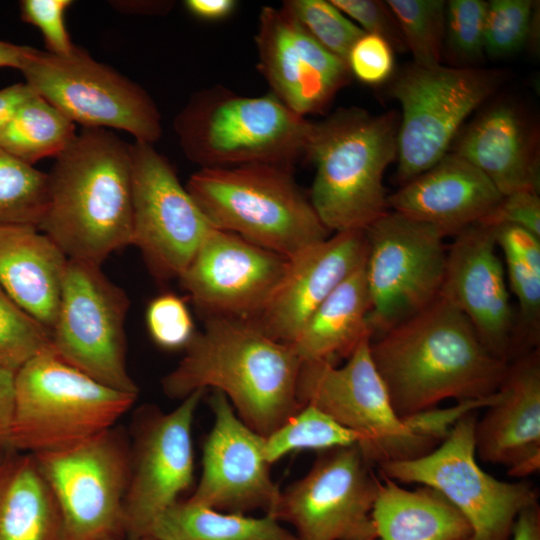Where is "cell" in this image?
Wrapping results in <instances>:
<instances>
[{
	"label": "cell",
	"mask_w": 540,
	"mask_h": 540,
	"mask_svg": "<svg viewBox=\"0 0 540 540\" xmlns=\"http://www.w3.org/2000/svg\"><path fill=\"white\" fill-rule=\"evenodd\" d=\"M370 352L401 417L447 399L489 398L509 364L493 356L467 317L441 296L371 341Z\"/></svg>",
	"instance_id": "6da1fadb"
},
{
	"label": "cell",
	"mask_w": 540,
	"mask_h": 540,
	"mask_svg": "<svg viewBox=\"0 0 540 540\" xmlns=\"http://www.w3.org/2000/svg\"><path fill=\"white\" fill-rule=\"evenodd\" d=\"M178 365L161 380L164 394L182 400L197 390L222 392L238 417L268 436L302 405L297 382L302 361L291 345L244 320L207 317Z\"/></svg>",
	"instance_id": "7a4b0ae2"
},
{
	"label": "cell",
	"mask_w": 540,
	"mask_h": 540,
	"mask_svg": "<svg viewBox=\"0 0 540 540\" xmlns=\"http://www.w3.org/2000/svg\"><path fill=\"white\" fill-rule=\"evenodd\" d=\"M48 174L38 229L70 260L102 264L131 245L130 144L103 128H82Z\"/></svg>",
	"instance_id": "3957f363"
},
{
	"label": "cell",
	"mask_w": 540,
	"mask_h": 540,
	"mask_svg": "<svg viewBox=\"0 0 540 540\" xmlns=\"http://www.w3.org/2000/svg\"><path fill=\"white\" fill-rule=\"evenodd\" d=\"M398 118L340 108L311 122L305 154L315 168L310 202L335 233L365 230L386 214L384 174L397 158Z\"/></svg>",
	"instance_id": "277c9868"
},
{
	"label": "cell",
	"mask_w": 540,
	"mask_h": 540,
	"mask_svg": "<svg viewBox=\"0 0 540 540\" xmlns=\"http://www.w3.org/2000/svg\"><path fill=\"white\" fill-rule=\"evenodd\" d=\"M310 125L271 92L243 96L222 85L194 93L173 122L182 151L200 168H294Z\"/></svg>",
	"instance_id": "5b68a950"
},
{
	"label": "cell",
	"mask_w": 540,
	"mask_h": 540,
	"mask_svg": "<svg viewBox=\"0 0 540 540\" xmlns=\"http://www.w3.org/2000/svg\"><path fill=\"white\" fill-rule=\"evenodd\" d=\"M293 169L274 164L200 168L186 188L216 229L291 259L330 233Z\"/></svg>",
	"instance_id": "8992f818"
},
{
	"label": "cell",
	"mask_w": 540,
	"mask_h": 540,
	"mask_svg": "<svg viewBox=\"0 0 540 540\" xmlns=\"http://www.w3.org/2000/svg\"><path fill=\"white\" fill-rule=\"evenodd\" d=\"M15 393L6 448L28 454L62 449L113 428L138 397L71 366L52 346L16 371Z\"/></svg>",
	"instance_id": "52a82bcc"
},
{
	"label": "cell",
	"mask_w": 540,
	"mask_h": 540,
	"mask_svg": "<svg viewBox=\"0 0 540 540\" xmlns=\"http://www.w3.org/2000/svg\"><path fill=\"white\" fill-rule=\"evenodd\" d=\"M366 339L342 366L302 362L297 382L300 404H310L359 437L358 447L374 465L414 459L440 443L417 417H401L371 357Z\"/></svg>",
	"instance_id": "ba28073f"
},
{
	"label": "cell",
	"mask_w": 540,
	"mask_h": 540,
	"mask_svg": "<svg viewBox=\"0 0 540 540\" xmlns=\"http://www.w3.org/2000/svg\"><path fill=\"white\" fill-rule=\"evenodd\" d=\"M475 412L461 417L431 452L381 463L380 476L438 491L466 518L471 540H510L514 523L538 494L525 481L507 482L486 473L476 460Z\"/></svg>",
	"instance_id": "9c48e42d"
},
{
	"label": "cell",
	"mask_w": 540,
	"mask_h": 540,
	"mask_svg": "<svg viewBox=\"0 0 540 540\" xmlns=\"http://www.w3.org/2000/svg\"><path fill=\"white\" fill-rule=\"evenodd\" d=\"M504 80L496 69L418 66L393 80L389 93L401 106L397 132L398 178L404 184L447 153L466 118Z\"/></svg>",
	"instance_id": "30bf717a"
},
{
	"label": "cell",
	"mask_w": 540,
	"mask_h": 540,
	"mask_svg": "<svg viewBox=\"0 0 540 540\" xmlns=\"http://www.w3.org/2000/svg\"><path fill=\"white\" fill-rule=\"evenodd\" d=\"M20 71L36 94L74 124L122 130L148 144L162 135L161 114L151 96L79 47L67 56L32 48Z\"/></svg>",
	"instance_id": "8fae6325"
},
{
	"label": "cell",
	"mask_w": 540,
	"mask_h": 540,
	"mask_svg": "<svg viewBox=\"0 0 540 540\" xmlns=\"http://www.w3.org/2000/svg\"><path fill=\"white\" fill-rule=\"evenodd\" d=\"M364 232V269L370 296L368 325L374 339L440 296L447 251L441 231L394 211L384 214Z\"/></svg>",
	"instance_id": "7c38bea8"
},
{
	"label": "cell",
	"mask_w": 540,
	"mask_h": 540,
	"mask_svg": "<svg viewBox=\"0 0 540 540\" xmlns=\"http://www.w3.org/2000/svg\"><path fill=\"white\" fill-rule=\"evenodd\" d=\"M129 305L126 292L100 264L68 259L51 346L62 360L100 383L138 395L126 363Z\"/></svg>",
	"instance_id": "4fadbf2b"
},
{
	"label": "cell",
	"mask_w": 540,
	"mask_h": 540,
	"mask_svg": "<svg viewBox=\"0 0 540 540\" xmlns=\"http://www.w3.org/2000/svg\"><path fill=\"white\" fill-rule=\"evenodd\" d=\"M60 509L66 540L124 539L130 445L114 426L62 449L32 454Z\"/></svg>",
	"instance_id": "5bb4252c"
},
{
	"label": "cell",
	"mask_w": 540,
	"mask_h": 540,
	"mask_svg": "<svg viewBox=\"0 0 540 540\" xmlns=\"http://www.w3.org/2000/svg\"><path fill=\"white\" fill-rule=\"evenodd\" d=\"M373 466L357 444L320 451L270 515L293 526L297 540H373L380 484Z\"/></svg>",
	"instance_id": "9a60e30c"
},
{
	"label": "cell",
	"mask_w": 540,
	"mask_h": 540,
	"mask_svg": "<svg viewBox=\"0 0 540 540\" xmlns=\"http://www.w3.org/2000/svg\"><path fill=\"white\" fill-rule=\"evenodd\" d=\"M132 237L151 274L179 278L215 228L153 144H130Z\"/></svg>",
	"instance_id": "2e32d148"
},
{
	"label": "cell",
	"mask_w": 540,
	"mask_h": 540,
	"mask_svg": "<svg viewBox=\"0 0 540 540\" xmlns=\"http://www.w3.org/2000/svg\"><path fill=\"white\" fill-rule=\"evenodd\" d=\"M205 393H191L167 413L153 406L138 412L123 506L127 540L149 538L157 517L192 485V425Z\"/></svg>",
	"instance_id": "e0dca14e"
},
{
	"label": "cell",
	"mask_w": 540,
	"mask_h": 540,
	"mask_svg": "<svg viewBox=\"0 0 540 540\" xmlns=\"http://www.w3.org/2000/svg\"><path fill=\"white\" fill-rule=\"evenodd\" d=\"M289 259L214 228L179 276L203 316L255 319L283 278Z\"/></svg>",
	"instance_id": "ac0fdd59"
},
{
	"label": "cell",
	"mask_w": 540,
	"mask_h": 540,
	"mask_svg": "<svg viewBox=\"0 0 540 540\" xmlns=\"http://www.w3.org/2000/svg\"><path fill=\"white\" fill-rule=\"evenodd\" d=\"M208 399L213 426L203 444L200 480L187 501L223 512L271 514L281 490L271 477L264 437L238 417L222 392L213 390Z\"/></svg>",
	"instance_id": "d6986e66"
},
{
	"label": "cell",
	"mask_w": 540,
	"mask_h": 540,
	"mask_svg": "<svg viewBox=\"0 0 540 540\" xmlns=\"http://www.w3.org/2000/svg\"><path fill=\"white\" fill-rule=\"evenodd\" d=\"M257 69L270 92L296 114L323 113L350 82L346 62L322 47L282 7H262Z\"/></svg>",
	"instance_id": "ffe728a7"
},
{
	"label": "cell",
	"mask_w": 540,
	"mask_h": 540,
	"mask_svg": "<svg viewBox=\"0 0 540 540\" xmlns=\"http://www.w3.org/2000/svg\"><path fill=\"white\" fill-rule=\"evenodd\" d=\"M497 248L493 229L485 224L456 234L447 251L440 296L467 317L493 356L510 363L516 356V317Z\"/></svg>",
	"instance_id": "44dd1931"
},
{
	"label": "cell",
	"mask_w": 540,
	"mask_h": 540,
	"mask_svg": "<svg viewBox=\"0 0 540 540\" xmlns=\"http://www.w3.org/2000/svg\"><path fill=\"white\" fill-rule=\"evenodd\" d=\"M363 230L335 233L289 259L287 270L260 314L248 321L291 344L330 293L366 260Z\"/></svg>",
	"instance_id": "7402d4cb"
},
{
	"label": "cell",
	"mask_w": 540,
	"mask_h": 540,
	"mask_svg": "<svg viewBox=\"0 0 540 540\" xmlns=\"http://www.w3.org/2000/svg\"><path fill=\"white\" fill-rule=\"evenodd\" d=\"M476 455L523 478L540 468V356L530 351L508 364L494 401L475 424Z\"/></svg>",
	"instance_id": "603a6c76"
},
{
	"label": "cell",
	"mask_w": 540,
	"mask_h": 540,
	"mask_svg": "<svg viewBox=\"0 0 540 540\" xmlns=\"http://www.w3.org/2000/svg\"><path fill=\"white\" fill-rule=\"evenodd\" d=\"M503 195L475 166L454 153L388 196L392 211L429 224L444 236L481 223Z\"/></svg>",
	"instance_id": "cb8c5ba5"
},
{
	"label": "cell",
	"mask_w": 540,
	"mask_h": 540,
	"mask_svg": "<svg viewBox=\"0 0 540 540\" xmlns=\"http://www.w3.org/2000/svg\"><path fill=\"white\" fill-rule=\"evenodd\" d=\"M536 132L516 105L499 101L465 128L452 153L479 169L505 196L539 192Z\"/></svg>",
	"instance_id": "d4e9b609"
},
{
	"label": "cell",
	"mask_w": 540,
	"mask_h": 540,
	"mask_svg": "<svg viewBox=\"0 0 540 540\" xmlns=\"http://www.w3.org/2000/svg\"><path fill=\"white\" fill-rule=\"evenodd\" d=\"M68 258L32 225L0 224V286L50 332Z\"/></svg>",
	"instance_id": "484cf974"
},
{
	"label": "cell",
	"mask_w": 540,
	"mask_h": 540,
	"mask_svg": "<svg viewBox=\"0 0 540 540\" xmlns=\"http://www.w3.org/2000/svg\"><path fill=\"white\" fill-rule=\"evenodd\" d=\"M364 265L330 293L290 344L302 362L336 365L340 359L346 360L361 342L372 339Z\"/></svg>",
	"instance_id": "4316f807"
},
{
	"label": "cell",
	"mask_w": 540,
	"mask_h": 540,
	"mask_svg": "<svg viewBox=\"0 0 540 540\" xmlns=\"http://www.w3.org/2000/svg\"><path fill=\"white\" fill-rule=\"evenodd\" d=\"M373 540H468L472 528L443 495L421 486L409 490L381 476L372 509Z\"/></svg>",
	"instance_id": "83f0119b"
},
{
	"label": "cell",
	"mask_w": 540,
	"mask_h": 540,
	"mask_svg": "<svg viewBox=\"0 0 540 540\" xmlns=\"http://www.w3.org/2000/svg\"><path fill=\"white\" fill-rule=\"evenodd\" d=\"M0 540H66L56 499L32 454L0 469Z\"/></svg>",
	"instance_id": "f1b7e54d"
},
{
	"label": "cell",
	"mask_w": 540,
	"mask_h": 540,
	"mask_svg": "<svg viewBox=\"0 0 540 540\" xmlns=\"http://www.w3.org/2000/svg\"><path fill=\"white\" fill-rule=\"evenodd\" d=\"M154 540H297L270 514L252 517L218 511L210 507L177 501L155 520L150 537Z\"/></svg>",
	"instance_id": "f546056e"
},
{
	"label": "cell",
	"mask_w": 540,
	"mask_h": 540,
	"mask_svg": "<svg viewBox=\"0 0 540 540\" xmlns=\"http://www.w3.org/2000/svg\"><path fill=\"white\" fill-rule=\"evenodd\" d=\"M505 258L510 289L518 302L514 347L516 358L539 340L540 328V238L514 225L492 227Z\"/></svg>",
	"instance_id": "4dcf8cb0"
},
{
	"label": "cell",
	"mask_w": 540,
	"mask_h": 540,
	"mask_svg": "<svg viewBox=\"0 0 540 540\" xmlns=\"http://www.w3.org/2000/svg\"><path fill=\"white\" fill-rule=\"evenodd\" d=\"M76 135L75 124L35 93L0 132V147L33 166L42 159L57 158Z\"/></svg>",
	"instance_id": "1f68e13d"
},
{
	"label": "cell",
	"mask_w": 540,
	"mask_h": 540,
	"mask_svg": "<svg viewBox=\"0 0 540 540\" xmlns=\"http://www.w3.org/2000/svg\"><path fill=\"white\" fill-rule=\"evenodd\" d=\"M359 437L317 407L302 408L264 437V455L270 465L292 451L318 452L358 444Z\"/></svg>",
	"instance_id": "d6a6232c"
},
{
	"label": "cell",
	"mask_w": 540,
	"mask_h": 540,
	"mask_svg": "<svg viewBox=\"0 0 540 540\" xmlns=\"http://www.w3.org/2000/svg\"><path fill=\"white\" fill-rule=\"evenodd\" d=\"M48 201V174L0 147V224L38 228Z\"/></svg>",
	"instance_id": "836d02e7"
},
{
	"label": "cell",
	"mask_w": 540,
	"mask_h": 540,
	"mask_svg": "<svg viewBox=\"0 0 540 540\" xmlns=\"http://www.w3.org/2000/svg\"><path fill=\"white\" fill-rule=\"evenodd\" d=\"M400 28L406 49L415 65L440 64L445 35L443 0H388L385 1Z\"/></svg>",
	"instance_id": "e575fe53"
},
{
	"label": "cell",
	"mask_w": 540,
	"mask_h": 540,
	"mask_svg": "<svg viewBox=\"0 0 540 540\" xmlns=\"http://www.w3.org/2000/svg\"><path fill=\"white\" fill-rule=\"evenodd\" d=\"M51 347V332L0 286V365L17 371Z\"/></svg>",
	"instance_id": "d590c367"
},
{
	"label": "cell",
	"mask_w": 540,
	"mask_h": 540,
	"mask_svg": "<svg viewBox=\"0 0 540 540\" xmlns=\"http://www.w3.org/2000/svg\"><path fill=\"white\" fill-rule=\"evenodd\" d=\"M281 7L322 47L344 62L353 43L364 33L331 1L286 0Z\"/></svg>",
	"instance_id": "8d00e7d4"
},
{
	"label": "cell",
	"mask_w": 540,
	"mask_h": 540,
	"mask_svg": "<svg viewBox=\"0 0 540 540\" xmlns=\"http://www.w3.org/2000/svg\"><path fill=\"white\" fill-rule=\"evenodd\" d=\"M535 7V2L531 0L487 2L485 54L493 58H504L526 46L535 27Z\"/></svg>",
	"instance_id": "74e56055"
},
{
	"label": "cell",
	"mask_w": 540,
	"mask_h": 540,
	"mask_svg": "<svg viewBox=\"0 0 540 540\" xmlns=\"http://www.w3.org/2000/svg\"><path fill=\"white\" fill-rule=\"evenodd\" d=\"M486 10L483 0L446 1L444 45L458 67H471L485 55Z\"/></svg>",
	"instance_id": "f35d334b"
},
{
	"label": "cell",
	"mask_w": 540,
	"mask_h": 540,
	"mask_svg": "<svg viewBox=\"0 0 540 540\" xmlns=\"http://www.w3.org/2000/svg\"><path fill=\"white\" fill-rule=\"evenodd\" d=\"M146 324L152 340L161 348H185L195 334L194 323L185 301L164 293L149 303Z\"/></svg>",
	"instance_id": "ab89813d"
},
{
	"label": "cell",
	"mask_w": 540,
	"mask_h": 540,
	"mask_svg": "<svg viewBox=\"0 0 540 540\" xmlns=\"http://www.w3.org/2000/svg\"><path fill=\"white\" fill-rule=\"evenodd\" d=\"M71 0H22L19 4L21 19L42 34L47 52L57 56L70 55L77 46L71 40L65 15Z\"/></svg>",
	"instance_id": "60d3db41"
},
{
	"label": "cell",
	"mask_w": 540,
	"mask_h": 540,
	"mask_svg": "<svg viewBox=\"0 0 540 540\" xmlns=\"http://www.w3.org/2000/svg\"><path fill=\"white\" fill-rule=\"evenodd\" d=\"M346 64L351 77L366 85H379L394 71V49L383 37L364 32L351 46Z\"/></svg>",
	"instance_id": "b9f144b4"
},
{
	"label": "cell",
	"mask_w": 540,
	"mask_h": 540,
	"mask_svg": "<svg viewBox=\"0 0 540 540\" xmlns=\"http://www.w3.org/2000/svg\"><path fill=\"white\" fill-rule=\"evenodd\" d=\"M344 15L358 23L365 33L386 39L394 50L406 51L397 21L385 3L375 0H331Z\"/></svg>",
	"instance_id": "7bdbcfd3"
},
{
	"label": "cell",
	"mask_w": 540,
	"mask_h": 540,
	"mask_svg": "<svg viewBox=\"0 0 540 540\" xmlns=\"http://www.w3.org/2000/svg\"><path fill=\"white\" fill-rule=\"evenodd\" d=\"M490 227L509 224L540 238V198L538 192L520 190L503 196L498 206L482 222Z\"/></svg>",
	"instance_id": "ee69618b"
},
{
	"label": "cell",
	"mask_w": 540,
	"mask_h": 540,
	"mask_svg": "<svg viewBox=\"0 0 540 540\" xmlns=\"http://www.w3.org/2000/svg\"><path fill=\"white\" fill-rule=\"evenodd\" d=\"M15 374V371L0 365V445L5 447L15 414Z\"/></svg>",
	"instance_id": "f6af8a7d"
},
{
	"label": "cell",
	"mask_w": 540,
	"mask_h": 540,
	"mask_svg": "<svg viewBox=\"0 0 540 540\" xmlns=\"http://www.w3.org/2000/svg\"><path fill=\"white\" fill-rule=\"evenodd\" d=\"M186 10L194 17L204 21H221L228 18L236 9L234 0H186Z\"/></svg>",
	"instance_id": "bcb514c9"
},
{
	"label": "cell",
	"mask_w": 540,
	"mask_h": 540,
	"mask_svg": "<svg viewBox=\"0 0 540 540\" xmlns=\"http://www.w3.org/2000/svg\"><path fill=\"white\" fill-rule=\"evenodd\" d=\"M34 94L35 92L25 82L15 83L0 90V132L17 109Z\"/></svg>",
	"instance_id": "7dc6e473"
},
{
	"label": "cell",
	"mask_w": 540,
	"mask_h": 540,
	"mask_svg": "<svg viewBox=\"0 0 540 540\" xmlns=\"http://www.w3.org/2000/svg\"><path fill=\"white\" fill-rule=\"evenodd\" d=\"M510 540H540V509L534 504L518 515Z\"/></svg>",
	"instance_id": "c3c4849f"
},
{
	"label": "cell",
	"mask_w": 540,
	"mask_h": 540,
	"mask_svg": "<svg viewBox=\"0 0 540 540\" xmlns=\"http://www.w3.org/2000/svg\"><path fill=\"white\" fill-rule=\"evenodd\" d=\"M32 47L16 45L0 40V68L9 67L20 70Z\"/></svg>",
	"instance_id": "681fc988"
},
{
	"label": "cell",
	"mask_w": 540,
	"mask_h": 540,
	"mask_svg": "<svg viewBox=\"0 0 540 540\" xmlns=\"http://www.w3.org/2000/svg\"><path fill=\"white\" fill-rule=\"evenodd\" d=\"M5 449H6L5 446L0 445V469H1L2 465H3V462H4L5 457H6V456H5V452H4Z\"/></svg>",
	"instance_id": "f907efd6"
},
{
	"label": "cell",
	"mask_w": 540,
	"mask_h": 540,
	"mask_svg": "<svg viewBox=\"0 0 540 540\" xmlns=\"http://www.w3.org/2000/svg\"><path fill=\"white\" fill-rule=\"evenodd\" d=\"M140 540H154V539H151V538H143V539H140Z\"/></svg>",
	"instance_id": "816d5d0a"
},
{
	"label": "cell",
	"mask_w": 540,
	"mask_h": 540,
	"mask_svg": "<svg viewBox=\"0 0 540 540\" xmlns=\"http://www.w3.org/2000/svg\"><path fill=\"white\" fill-rule=\"evenodd\" d=\"M106 540H118V539L110 538V539H106Z\"/></svg>",
	"instance_id": "f5cc1de1"
},
{
	"label": "cell",
	"mask_w": 540,
	"mask_h": 540,
	"mask_svg": "<svg viewBox=\"0 0 540 540\" xmlns=\"http://www.w3.org/2000/svg\"><path fill=\"white\" fill-rule=\"evenodd\" d=\"M468 540H471L470 538Z\"/></svg>",
	"instance_id": "db71d44e"
}]
</instances>
